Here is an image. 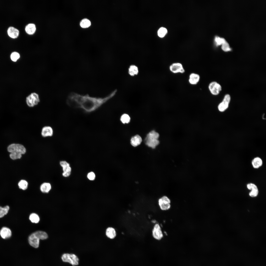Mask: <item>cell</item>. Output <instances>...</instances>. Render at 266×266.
Here are the masks:
<instances>
[{"instance_id":"14","label":"cell","mask_w":266,"mask_h":266,"mask_svg":"<svg viewBox=\"0 0 266 266\" xmlns=\"http://www.w3.org/2000/svg\"><path fill=\"white\" fill-rule=\"evenodd\" d=\"M0 234L1 237L3 239H6L10 237L12 235V232L9 228L3 227L1 229Z\"/></svg>"},{"instance_id":"25","label":"cell","mask_w":266,"mask_h":266,"mask_svg":"<svg viewBox=\"0 0 266 266\" xmlns=\"http://www.w3.org/2000/svg\"><path fill=\"white\" fill-rule=\"evenodd\" d=\"M9 209V206L7 205L2 207L0 206V218L3 217L8 212Z\"/></svg>"},{"instance_id":"15","label":"cell","mask_w":266,"mask_h":266,"mask_svg":"<svg viewBox=\"0 0 266 266\" xmlns=\"http://www.w3.org/2000/svg\"><path fill=\"white\" fill-rule=\"evenodd\" d=\"M139 72L138 67L136 65L132 64L128 68V73L130 76L133 77L137 75Z\"/></svg>"},{"instance_id":"10","label":"cell","mask_w":266,"mask_h":266,"mask_svg":"<svg viewBox=\"0 0 266 266\" xmlns=\"http://www.w3.org/2000/svg\"><path fill=\"white\" fill-rule=\"evenodd\" d=\"M200 79V77L199 74L196 73L192 72L189 76L188 81L190 84L195 85L199 83Z\"/></svg>"},{"instance_id":"4","label":"cell","mask_w":266,"mask_h":266,"mask_svg":"<svg viewBox=\"0 0 266 266\" xmlns=\"http://www.w3.org/2000/svg\"><path fill=\"white\" fill-rule=\"evenodd\" d=\"M170 71L174 74H183L185 71L182 64L179 62H175L171 64L169 66Z\"/></svg>"},{"instance_id":"31","label":"cell","mask_w":266,"mask_h":266,"mask_svg":"<svg viewBox=\"0 0 266 266\" xmlns=\"http://www.w3.org/2000/svg\"><path fill=\"white\" fill-rule=\"evenodd\" d=\"M215 41L216 46H218L222 45L226 40L224 38L216 36L215 37Z\"/></svg>"},{"instance_id":"12","label":"cell","mask_w":266,"mask_h":266,"mask_svg":"<svg viewBox=\"0 0 266 266\" xmlns=\"http://www.w3.org/2000/svg\"><path fill=\"white\" fill-rule=\"evenodd\" d=\"M53 130L50 126H45L42 129L41 135L43 137H51L53 136Z\"/></svg>"},{"instance_id":"35","label":"cell","mask_w":266,"mask_h":266,"mask_svg":"<svg viewBox=\"0 0 266 266\" xmlns=\"http://www.w3.org/2000/svg\"><path fill=\"white\" fill-rule=\"evenodd\" d=\"M259 193L258 189H255L251 190L249 194L251 197H256L258 195Z\"/></svg>"},{"instance_id":"27","label":"cell","mask_w":266,"mask_h":266,"mask_svg":"<svg viewBox=\"0 0 266 266\" xmlns=\"http://www.w3.org/2000/svg\"><path fill=\"white\" fill-rule=\"evenodd\" d=\"M29 219L33 223H37L39 222L40 218L37 215L34 213L31 214L29 216Z\"/></svg>"},{"instance_id":"13","label":"cell","mask_w":266,"mask_h":266,"mask_svg":"<svg viewBox=\"0 0 266 266\" xmlns=\"http://www.w3.org/2000/svg\"><path fill=\"white\" fill-rule=\"evenodd\" d=\"M28 241L31 246L35 248H37L39 244V240L33 233L30 235L28 238Z\"/></svg>"},{"instance_id":"34","label":"cell","mask_w":266,"mask_h":266,"mask_svg":"<svg viewBox=\"0 0 266 266\" xmlns=\"http://www.w3.org/2000/svg\"><path fill=\"white\" fill-rule=\"evenodd\" d=\"M22 154L20 153L13 152L11 153L10 155V158L13 160H15L20 158L22 157Z\"/></svg>"},{"instance_id":"18","label":"cell","mask_w":266,"mask_h":266,"mask_svg":"<svg viewBox=\"0 0 266 266\" xmlns=\"http://www.w3.org/2000/svg\"><path fill=\"white\" fill-rule=\"evenodd\" d=\"M142 139L138 135H136L132 137L131 139V144L134 147H136L139 145L141 143Z\"/></svg>"},{"instance_id":"23","label":"cell","mask_w":266,"mask_h":266,"mask_svg":"<svg viewBox=\"0 0 266 266\" xmlns=\"http://www.w3.org/2000/svg\"><path fill=\"white\" fill-rule=\"evenodd\" d=\"M106 234L108 238L112 239L114 238L116 236L115 230L112 227H109L107 229Z\"/></svg>"},{"instance_id":"32","label":"cell","mask_w":266,"mask_h":266,"mask_svg":"<svg viewBox=\"0 0 266 266\" xmlns=\"http://www.w3.org/2000/svg\"><path fill=\"white\" fill-rule=\"evenodd\" d=\"M167 32V30L166 28L164 27L160 28L158 31V36L160 37H164Z\"/></svg>"},{"instance_id":"19","label":"cell","mask_w":266,"mask_h":266,"mask_svg":"<svg viewBox=\"0 0 266 266\" xmlns=\"http://www.w3.org/2000/svg\"><path fill=\"white\" fill-rule=\"evenodd\" d=\"M263 161L262 159L259 157H256L252 160L251 164L253 167L255 169H258L262 165Z\"/></svg>"},{"instance_id":"16","label":"cell","mask_w":266,"mask_h":266,"mask_svg":"<svg viewBox=\"0 0 266 266\" xmlns=\"http://www.w3.org/2000/svg\"><path fill=\"white\" fill-rule=\"evenodd\" d=\"M7 33L10 37L13 38H15L18 36L19 32L17 29L13 27H10L8 29Z\"/></svg>"},{"instance_id":"26","label":"cell","mask_w":266,"mask_h":266,"mask_svg":"<svg viewBox=\"0 0 266 266\" xmlns=\"http://www.w3.org/2000/svg\"><path fill=\"white\" fill-rule=\"evenodd\" d=\"M91 24L90 21L88 19L84 18L81 21L80 25L83 28H86L90 26Z\"/></svg>"},{"instance_id":"2","label":"cell","mask_w":266,"mask_h":266,"mask_svg":"<svg viewBox=\"0 0 266 266\" xmlns=\"http://www.w3.org/2000/svg\"><path fill=\"white\" fill-rule=\"evenodd\" d=\"M40 101L39 95L35 92L31 93L26 98V103L30 107H33L38 105Z\"/></svg>"},{"instance_id":"17","label":"cell","mask_w":266,"mask_h":266,"mask_svg":"<svg viewBox=\"0 0 266 266\" xmlns=\"http://www.w3.org/2000/svg\"><path fill=\"white\" fill-rule=\"evenodd\" d=\"M25 30L27 34L33 35L35 33L36 30V25L33 23H29L25 27Z\"/></svg>"},{"instance_id":"37","label":"cell","mask_w":266,"mask_h":266,"mask_svg":"<svg viewBox=\"0 0 266 266\" xmlns=\"http://www.w3.org/2000/svg\"><path fill=\"white\" fill-rule=\"evenodd\" d=\"M88 178L90 180H94L95 178V173L93 172H91L89 173L87 175Z\"/></svg>"},{"instance_id":"36","label":"cell","mask_w":266,"mask_h":266,"mask_svg":"<svg viewBox=\"0 0 266 266\" xmlns=\"http://www.w3.org/2000/svg\"><path fill=\"white\" fill-rule=\"evenodd\" d=\"M247 188L250 190L258 189L257 186L254 184L252 183H248L247 184Z\"/></svg>"},{"instance_id":"33","label":"cell","mask_w":266,"mask_h":266,"mask_svg":"<svg viewBox=\"0 0 266 266\" xmlns=\"http://www.w3.org/2000/svg\"><path fill=\"white\" fill-rule=\"evenodd\" d=\"M20 57L19 54L17 52H14L12 53L10 56L11 60L14 62H16Z\"/></svg>"},{"instance_id":"29","label":"cell","mask_w":266,"mask_h":266,"mask_svg":"<svg viewBox=\"0 0 266 266\" xmlns=\"http://www.w3.org/2000/svg\"><path fill=\"white\" fill-rule=\"evenodd\" d=\"M120 120L123 124L128 123L130 121V118L128 114H124L121 116Z\"/></svg>"},{"instance_id":"20","label":"cell","mask_w":266,"mask_h":266,"mask_svg":"<svg viewBox=\"0 0 266 266\" xmlns=\"http://www.w3.org/2000/svg\"><path fill=\"white\" fill-rule=\"evenodd\" d=\"M145 141L147 146L153 149L155 148L159 143L158 139L145 140Z\"/></svg>"},{"instance_id":"22","label":"cell","mask_w":266,"mask_h":266,"mask_svg":"<svg viewBox=\"0 0 266 266\" xmlns=\"http://www.w3.org/2000/svg\"><path fill=\"white\" fill-rule=\"evenodd\" d=\"M51 188V184L47 183H44L41 184L40 186V190L43 193H48Z\"/></svg>"},{"instance_id":"7","label":"cell","mask_w":266,"mask_h":266,"mask_svg":"<svg viewBox=\"0 0 266 266\" xmlns=\"http://www.w3.org/2000/svg\"><path fill=\"white\" fill-rule=\"evenodd\" d=\"M231 100L230 95L228 94H226L222 101L219 104L218 106L219 111L221 112L225 111L228 108Z\"/></svg>"},{"instance_id":"11","label":"cell","mask_w":266,"mask_h":266,"mask_svg":"<svg viewBox=\"0 0 266 266\" xmlns=\"http://www.w3.org/2000/svg\"><path fill=\"white\" fill-rule=\"evenodd\" d=\"M60 164L63 168V176L65 177L69 176L71 173V168L69 164L66 161H62L60 162Z\"/></svg>"},{"instance_id":"21","label":"cell","mask_w":266,"mask_h":266,"mask_svg":"<svg viewBox=\"0 0 266 266\" xmlns=\"http://www.w3.org/2000/svg\"><path fill=\"white\" fill-rule=\"evenodd\" d=\"M159 136V134L158 133L153 130L148 134L145 140L158 139Z\"/></svg>"},{"instance_id":"9","label":"cell","mask_w":266,"mask_h":266,"mask_svg":"<svg viewBox=\"0 0 266 266\" xmlns=\"http://www.w3.org/2000/svg\"><path fill=\"white\" fill-rule=\"evenodd\" d=\"M152 234L154 238L157 240H160L163 237V234L158 224H156L154 226L152 231Z\"/></svg>"},{"instance_id":"6","label":"cell","mask_w":266,"mask_h":266,"mask_svg":"<svg viewBox=\"0 0 266 266\" xmlns=\"http://www.w3.org/2000/svg\"><path fill=\"white\" fill-rule=\"evenodd\" d=\"M8 151L11 153L15 152L19 153L22 155L24 154L26 152L25 148L22 145L19 144H12L8 147Z\"/></svg>"},{"instance_id":"5","label":"cell","mask_w":266,"mask_h":266,"mask_svg":"<svg viewBox=\"0 0 266 266\" xmlns=\"http://www.w3.org/2000/svg\"><path fill=\"white\" fill-rule=\"evenodd\" d=\"M208 88L211 94L214 96L219 94L222 89L220 84L216 81H213L210 82L208 85Z\"/></svg>"},{"instance_id":"3","label":"cell","mask_w":266,"mask_h":266,"mask_svg":"<svg viewBox=\"0 0 266 266\" xmlns=\"http://www.w3.org/2000/svg\"><path fill=\"white\" fill-rule=\"evenodd\" d=\"M62 261L69 263L73 266L77 265L79 264V259L77 256L73 254L65 253L61 257Z\"/></svg>"},{"instance_id":"30","label":"cell","mask_w":266,"mask_h":266,"mask_svg":"<svg viewBox=\"0 0 266 266\" xmlns=\"http://www.w3.org/2000/svg\"><path fill=\"white\" fill-rule=\"evenodd\" d=\"M222 45L221 48L224 51L227 52L230 51L232 50V49L230 47L229 43L226 41Z\"/></svg>"},{"instance_id":"24","label":"cell","mask_w":266,"mask_h":266,"mask_svg":"<svg viewBox=\"0 0 266 266\" xmlns=\"http://www.w3.org/2000/svg\"><path fill=\"white\" fill-rule=\"evenodd\" d=\"M39 239L44 240L48 237L47 234L45 232L38 231L33 233Z\"/></svg>"},{"instance_id":"28","label":"cell","mask_w":266,"mask_h":266,"mask_svg":"<svg viewBox=\"0 0 266 266\" xmlns=\"http://www.w3.org/2000/svg\"><path fill=\"white\" fill-rule=\"evenodd\" d=\"M18 186L19 188L23 190L26 189L28 186V183L26 180H21L18 183Z\"/></svg>"},{"instance_id":"1","label":"cell","mask_w":266,"mask_h":266,"mask_svg":"<svg viewBox=\"0 0 266 266\" xmlns=\"http://www.w3.org/2000/svg\"><path fill=\"white\" fill-rule=\"evenodd\" d=\"M115 94V92L103 97L71 93L68 96L67 104L74 108L81 109L86 113L96 111L110 100Z\"/></svg>"},{"instance_id":"8","label":"cell","mask_w":266,"mask_h":266,"mask_svg":"<svg viewBox=\"0 0 266 266\" xmlns=\"http://www.w3.org/2000/svg\"><path fill=\"white\" fill-rule=\"evenodd\" d=\"M170 200L167 196H164L160 198L158 200V203L160 209L163 210H167L170 207Z\"/></svg>"}]
</instances>
